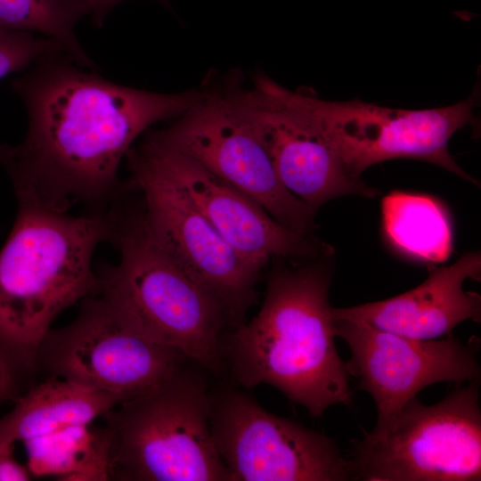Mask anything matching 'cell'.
Listing matches in <instances>:
<instances>
[{"instance_id":"obj_9","label":"cell","mask_w":481,"mask_h":481,"mask_svg":"<svg viewBox=\"0 0 481 481\" xmlns=\"http://www.w3.org/2000/svg\"><path fill=\"white\" fill-rule=\"evenodd\" d=\"M152 134L247 194L286 228L313 235L315 212L282 184L260 135L229 94L201 95L176 123Z\"/></svg>"},{"instance_id":"obj_13","label":"cell","mask_w":481,"mask_h":481,"mask_svg":"<svg viewBox=\"0 0 481 481\" xmlns=\"http://www.w3.org/2000/svg\"><path fill=\"white\" fill-rule=\"evenodd\" d=\"M334 330L350 349L348 375L357 379V388L375 404V426L384 424L428 386L480 380L476 338L464 342L451 334L418 339L346 320H335Z\"/></svg>"},{"instance_id":"obj_23","label":"cell","mask_w":481,"mask_h":481,"mask_svg":"<svg viewBox=\"0 0 481 481\" xmlns=\"http://www.w3.org/2000/svg\"><path fill=\"white\" fill-rule=\"evenodd\" d=\"M123 0H87L89 4V15L96 26H102L104 19L112 8ZM167 4V0H158Z\"/></svg>"},{"instance_id":"obj_8","label":"cell","mask_w":481,"mask_h":481,"mask_svg":"<svg viewBox=\"0 0 481 481\" xmlns=\"http://www.w3.org/2000/svg\"><path fill=\"white\" fill-rule=\"evenodd\" d=\"M209 426L232 481H345L350 459L330 437L273 415L247 395L211 394Z\"/></svg>"},{"instance_id":"obj_22","label":"cell","mask_w":481,"mask_h":481,"mask_svg":"<svg viewBox=\"0 0 481 481\" xmlns=\"http://www.w3.org/2000/svg\"><path fill=\"white\" fill-rule=\"evenodd\" d=\"M14 444L0 449V481H27L33 477L28 466L13 455Z\"/></svg>"},{"instance_id":"obj_18","label":"cell","mask_w":481,"mask_h":481,"mask_svg":"<svg viewBox=\"0 0 481 481\" xmlns=\"http://www.w3.org/2000/svg\"><path fill=\"white\" fill-rule=\"evenodd\" d=\"M32 476L61 480H110L102 428L75 426L23 443Z\"/></svg>"},{"instance_id":"obj_12","label":"cell","mask_w":481,"mask_h":481,"mask_svg":"<svg viewBox=\"0 0 481 481\" xmlns=\"http://www.w3.org/2000/svg\"><path fill=\"white\" fill-rule=\"evenodd\" d=\"M130 185L141 191V214L153 239L225 307L240 325L257 299L260 268L231 247L184 194L131 148L126 153Z\"/></svg>"},{"instance_id":"obj_11","label":"cell","mask_w":481,"mask_h":481,"mask_svg":"<svg viewBox=\"0 0 481 481\" xmlns=\"http://www.w3.org/2000/svg\"><path fill=\"white\" fill-rule=\"evenodd\" d=\"M229 95L260 135L282 184L314 212L339 197L379 194L348 174L304 93L259 77L251 90Z\"/></svg>"},{"instance_id":"obj_16","label":"cell","mask_w":481,"mask_h":481,"mask_svg":"<svg viewBox=\"0 0 481 481\" xmlns=\"http://www.w3.org/2000/svg\"><path fill=\"white\" fill-rule=\"evenodd\" d=\"M126 399L65 379H48L19 396L12 411L0 419V449L91 424Z\"/></svg>"},{"instance_id":"obj_19","label":"cell","mask_w":481,"mask_h":481,"mask_svg":"<svg viewBox=\"0 0 481 481\" xmlns=\"http://www.w3.org/2000/svg\"><path fill=\"white\" fill-rule=\"evenodd\" d=\"M89 14L87 0H0V27L40 33L60 42L80 66L94 62L75 35L77 21Z\"/></svg>"},{"instance_id":"obj_17","label":"cell","mask_w":481,"mask_h":481,"mask_svg":"<svg viewBox=\"0 0 481 481\" xmlns=\"http://www.w3.org/2000/svg\"><path fill=\"white\" fill-rule=\"evenodd\" d=\"M381 208L384 232L398 251L430 265L450 257V219L438 200L394 191L382 200Z\"/></svg>"},{"instance_id":"obj_2","label":"cell","mask_w":481,"mask_h":481,"mask_svg":"<svg viewBox=\"0 0 481 481\" xmlns=\"http://www.w3.org/2000/svg\"><path fill=\"white\" fill-rule=\"evenodd\" d=\"M330 257L275 269L257 314L238 325L223 344L240 385L273 386L313 417L352 401L329 302Z\"/></svg>"},{"instance_id":"obj_4","label":"cell","mask_w":481,"mask_h":481,"mask_svg":"<svg viewBox=\"0 0 481 481\" xmlns=\"http://www.w3.org/2000/svg\"><path fill=\"white\" fill-rule=\"evenodd\" d=\"M120 262L99 275L110 299L143 337L182 352L219 373L222 331L230 322L221 301L150 234L142 215L120 221L114 240Z\"/></svg>"},{"instance_id":"obj_15","label":"cell","mask_w":481,"mask_h":481,"mask_svg":"<svg viewBox=\"0 0 481 481\" xmlns=\"http://www.w3.org/2000/svg\"><path fill=\"white\" fill-rule=\"evenodd\" d=\"M428 272L422 283L398 296L349 307H332V318L365 322L418 339L444 338L462 322H480L481 297L463 288L467 280L481 279L479 251L464 253L447 266L430 265Z\"/></svg>"},{"instance_id":"obj_6","label":"cell","mask_w":481,"mask_h":481,"mask_svg":"<svg viewBox=\"0 0 481 481\" xmlns=\"http://www.w3.org/2000/svg\"><path fill=\"white\" fill-rule=\"evenodd\" d=\"M350 462L357 480L479 481V380L432 405L412 398L355 442Z\"/></svg>"},{"instance_id":"obj_1","label":"cell","mask_w":481,"mask_h":481,"mask_svg":"<svg viewBox=\"0 0 481 481\" xmlns=\"http://www.w3.org/2000/svg\"><path fill=\"white\" fill-rule=\"evenodd\" d=\"M67 52L35 61L12 80L29 118L23 143H0V165L18 201L65 212L118 191V170L152 124L183 114L201 97L117 85L87 71Z\"/></svg>"},{"instance_id":"obj_20","label":"cell","mask_w":481,"mask_h":481,"mask_svg":"<svg viewBox=\"0 0 481 481\" xmlns=\"http://www.w3.org/2000/svg\"><path fill=\"white\" fill-rule=\"evenodd\" d=\"M61 52L67 50L53 38L0 27V79L27 69L44 56Z\"/></svg>"},{"instance_id":"obj_10","label":"cell","mask_w":481,"mask_h":481,"mask_svg":"<svg viewBox=\"0 0 481 481\" xmlns=\"http://www.w3.org/2000/svg\"><path fill=\"white\" fill-rule=\"evenodd\" d=\"M350 175L361 179L370 167L395 159L428 162L477 184L448 151L452 135L471 123L473 97L450 106L403 110L358 99L331 102L305 94Z\"/></svg>"},{"instance_id":"obj_3","label":"cell","mask_w":481,"mask_h":481,"mask_svg":"<svg viewBox=\"0 0 481 481\" xmlns=\"http://www.w3.org/2000/svg\"><path fill=\"white\" fill-rule=\"evenodd\" d=\"M18 202L0 252V348L24 372L37 367L55 317L97 291L93 254L101 242L114 240L118 217L114 212L72 216Z\"/></svg>"},{"instance_id":"obj_21","label":"cell","mask_w":481,"mask_h":481,"mask_svg":"<svg viewBox=\"0 0 481 481\" xmlns=\"http://www.w3.org/2000/svg\"><path fill=\"white\" fill-rule=\"evenodd\" d=\"M20 373V370L0 348V403L19 397Z\"/></svg>"},{"instance_id":"obj_7","label":"cell","mask_w":481,"mask_h":481,"mask_svg":"<svg viewBox=\"0 0 481 481\" xmlns=\"http://www.w3.org/2000/svg\"><path fill=\"white\" fill-rule=\"evenodd\" d=\"M86 297L68 326L50 330L37 352V367L91 389L130 398L184 366L177 349L143 337L104 295Z\"/></svg>"},{"instance_id":"obj_14","label":"cell","mask_w":481,"mask_h":481,"mask_svg":"<svg viewBox=\"0 0 481 481\" xmlns=\"http://www.w3.org/2000/svg\"><path fill=\"white\" fill-rule=\"evenodd\" d=\"M177 187L224 240L257 267L274 257L312 259L334 250L313 235L286 228L262 206L153 134L134 148Z\"/></svg>"},{"instance_id":"obj_5","label":"cell","mask_w":481,"mask_h":481,"mask_svg":"<svg viewBox=\"0 0 481 481\" xmlns=\"http://www.w3.org/2000/svg\"><path fill=\"white\" fill-rule=\"evenodd\" d=\"M211 393L184 366L106 412L109 478L232 481L210 431Z\"/></svg>"}]
</instances>
